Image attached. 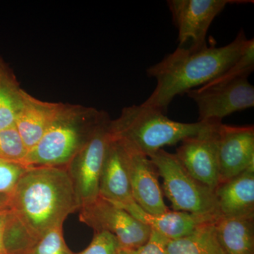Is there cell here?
Here are the masks:
<instances>
[{
	"mask_svg": "<svg viewBox=\"0 0 254 254\" xmlns=\"http://www.w3.org/2000/svg\"><path fill=\"white\" fill-rule=\"evenodd\" d=\"M248 41L241 30L225 46H207L197 51L178 47L147 69L148 77L155 78L157 84L143 103L165 113L177 95L199 88L221 75L238 59Z\"/></svg>",
	"mask_w": 254,
	"mask_h": 254,
	"instance_id": "1",
	"label": "cell"
},
{
	"mask_svg": "<svg viewBox=\"0 0 254 254\" xmlns=\"http://www.w3.org/2000/svg\"><path fill=\"white\" fill-rule=\"evenodd\" d=\"M9 208L36 241L63 226L69 214L79 209L66 168H28L10 193Z\"/></svg>",
	"mask_w": 254,
	"mask_h": 254,
	"instance_id": "2",
	"label": "cell"
},
{
	"mask_svg": "<svg viewBox=\"0 0 254 254\" xmlns=\"http://www.w3.org/2000/svg\"><path fill=\"white\" fill-rule=\"evenodd\" d=\"M210 124L175 121L161 110L143 103L127 108L120 120L110 123V133L113 139L149 157L163 147L201 133Z\"/></svg>",
	"mask_w": 254,
	"mask_h": 254,
	"instance_id": "3",
	"label": "cell"
},
{
	"mask_svg": "<svg viewBox=\"0 0 254 254\" xmlns=\"http://www.w3.org/2000/svg\"><path fill=\"white\" fill-rule=\"evenodd\" d=\"M149 158L163 179V191L173 210L220 218L214 190L193 178L176 155L161 149Z\"/></svg>",
	"mask_w": 254,
	"mask_h": 254,
	"instance_id": "4",
	"label": "cell"
},
{
	"mask_svg": "<svg viewBox=\"0 0 254 254\" xmlns=\"http://www.w3.org/2000/svg\"><path fill=\"white\" fill-rule=\"evenodd\" d=\"M96 130L81 131L71 120L63 117L50 127L38 143L28 152L23 165L27 168H66Z\"/></svg>",
	"mask_w": 254,
	"mask_h": 254,
	"instance_id": "5",
	"label": "cell"
},
{
	"mask_svg": "<svg viewBox=\"0 0 254 254\" xmlns=\"http://www.w3.org/2000/svg\"><path fill=\"white\" fill-rule=\"evenodd\" d=\"M80 220L95 232H110L116 237L121 250L138 248L149 240L151 229L126 210L102 197L78 209Z\"/></svg>",
	"mask_w": 254,
	"mask_h": 254,
	"instance_id": "6",
	"label": "cell"
},
{
	"mask_svg": "<svg viewBox=\"0 0 254 254\" xmlns=\"http://www.w3.org/2000/svg\"><path fill=\"white\" fill-rule=\"evenodd\" d=\"M252 1L242 0H168L169 9L178 31L179 47L190 43L189 49L200 50L208 46L206 36L213 20L228 4Z\"/></svg>",
	"mask_w": 254,
	"mask_h": 254,
	"instance_id": "7",
	"label": "cell"
},
{
	"mask_svg": "<svg viewBox=\"0 0 254 254\" xmlns=\"http://www.w3.org/2000/svg\"><path fill=\"white\" fill-rule=\"evenodd\" d=\"M110 140V123L103 121L91 140L66 167L79 208L99 197L100 175Z\"/></svg>",
	"mask_w": 254,
	"mask_h": 254,
	"instance_id": "8",
	"label": "cell"
},
{
	"mask_svg": "<svg viewBox=\"0 0 254 254\" xmlns=\"http://www.w3.org/2000/svg\"><path fill=\"white\" fill-rule=\"evenodd\" d=\"M186 93L198 107V121L203 123L221 124L232 113L254 106V87L248 78L218 86H201Z\"/></svg>",
	"mask_w": 254,
	"mask_h": 254,
	"instance_id": "9",
	"label": "cell"
},
{
	"mask_svg": "<svg viewBox=\"0 0 254 254\" xmlns=\"http://www.w3.org/2000/svg\"><path fill=\"white\" fill-rule=\"evenodd\" d=\"M220 125L210 124L201 133L185 138L175 153L193 178L213 190L220 183L218 153Z\"/></svg>",
	"mask_w": 254,
	"mask_h": 254,
	"instance_id": "10",
	"label": "cell"
},
{
	"mask_svg": "<svg viewBox=\"0 0 254 254\" xmlns=\"http://www.w3.org/2000/svg\"><path fill=\"white\" fill-rule=\"evenodd\" d=\"M120 143L125 153L135 203L148 213L155 215L168 212L170 209L164 200L158 170L154 164L149 157Z\"/></svg>",
	"mask_w": 254,
	"mask_h": 254,
	"instance_id": "11",
	"label": "cell"
},
{
	"mask_svg": "<svg viewBox=\"0 0 254 254\" xmlns=\"http://www.w3.org/2000/svg\"><path fill=\"white\" fill-rule=\"evenodd\" d=\"M220 182L254 168V127L220 124L218 128Z\"/></svg>",
	"mask_w": 254,
	"mask_h": 254,
	"instance_id": "12",
	"label": "cell"
},
{
	"mask_svg": "<svg viewBox=\"0 0 254 254\" xmlns=\"http://www.w3.org/2000/svg\"><path fill=\"white\" fill-rule=\"evenodd\" d=\"M99 196L119 206L135 202L123 146L111 136L100 175Z\"/></svg>",
	"mask_w": 254,
	"mask_h": 254,
	"instance_id": "13",
	"label": "cell"
},
{
	"mask_svg": "<svg viewBox=\"0 0 254 254\" xmlns=\"http://www.w3.org/2000/svg\"><path fill=\"white\" fill-rule=\"evenodd\" d=\"M220 218H254V168L215 189Z\"/></svg>",
	"mask_w": 254,
	"mask_h": 254,
	"instance_id": "14",
	"label": "cell"
},
{
	"mask_svg": "<svg viewBox=\"0 0 254 254\" xmlns=\"http://www.w3.org/2000/svg\"><path fill=\"white\" fill-rule=\"evenodd\" d=\"M120 207L168 240H179L189 236L198 227L217 220L210 217L175 210L155 215L150 214L135 202Z\"/></svg>",
	"mask_w": 254,
	"mask_h": 254,
	"instance_id": "15",
	"label": "cell"
},
{
	"mask_svg": "<svg viewBox=\"0 0 254 254\" xmlns=\"http://www.w3.org/2000/svg\"><path fill=\"white\" fill-rule=\"evenodd\" d=\"M21 106L16 118V129L28 152L41 140L47 130L57 120L63 118L53 106L38 103L29 97H20Z\"/></svg>",
	"mask_w": 254,
	"mask_h": 254,
	"instance_id": "16",
	"label": "cell"
},
{
	"mask_svg": "<svg viewBox=\"0 0 254 254\" xmlns=\"http://www.w3.org/2000/svg\"><path fill=\"white\" fill-rule=\"evenodd\" d=\"M215 228L225 254H254V218H219Z\"/></svg>",
	"mask_w": 254,
	"mask_h": 254,
	"instance_id": "17",
	"label": "cell"
},
{
	"mask_svg": "<svg viewBox=\"0 0 254 254\" xmlns=\"http://www.w3.org/2000/svg\"><path fill=\"white\" fill-rule=\"evenodd\" d=\"M215 222L198 227L189 236L175 240H168L166 249L169 254H225L219 243Z\"/></svg>",
	"mask_w": 254,
	"mask_h": 254,
	"instance_id": "18",
	"label": "cell"
},
{
	"mask_svg": "<svg viewBox=\"0 0 254 254\" xmlns=\"http://www.w3.org/2000/svg\"><path fill=\"white\" fill-rule=\"evenodd\" d=\"M37 241L21 222L10 211L6 214L3 236L7 254H28Z\"/></svg>",
	"mask_w": 254,
	"mask_h": 254,
	"instance_id": "19",
	"label": "cell"
},
{
	"mask_svg": "<svg viewBox=\"0 0 254 254\" xmlns=\"http://www.w3.org/2000/svg\"><path fill=\"white\" fill-rule=\"evenodd\" d=\"M254 69V40H249L245 50L238 59L218 77L208 82L203 87L225 84L242 78H248ZM201 87V86H200Z\"/></svg>",
	"mask_w": 254,
	"mask_h": 254,
	"instance_id": "20",
	"label": "cell"
},
{
	"mask_svg": "<svg viewBox=\"0 0 254 254\" xmlns=\"http://www.w3.org/2000/svg\"><path fill=\"white\" fill-rule=\"evenodd\" d=\"M27 153L16 126L0 131V160L23 164Z\"/></svg>",
	"mask_w": 254,
	"mask_h": 254,
	"instance_id": "21",
	"label": "cell"
},
{
	"mask_svg": "<svg viewBox=\"0 0 254 254\" xmlns=\"http://www.w3.org/2000/svg\"><path fill=\"white\" fill-rule=\"evenodd\" d=\"M63 227H55L45 234L28 254H73L64 239Z\"/></svg>",
	"mask_w": 254,
	"mask_h": 254,
	"instance_id": "22",
	"label": "cell"
},
{
	"mask_svg": "<svg viewBox=\"0 0 254 254\" xmlns=\"http://www.w3.org/2000/svg\"><path fill=\"white\" fill-rule=\"evenodd\" d=\"M27 169L21 163L1 161L0 163V193L10 194Z\"/></svg>",
	"mask_w": 254,
	"mask_h": 254,
	"instance_id": "23",
	"label": "cell"
},
{
	"mask_svg": "<svg viewBox=\"0 0 254 254\" xmlns=\"http://www.w3.org/2000/svg\"><path fill=\"white\" fill-rule=\"evenodd\" d=\"M121 251L116 237L108 232H95L90 245L78 254H120Z\"/></svg>",
	"mask_w": 254,
	"mask_h": 254,
	"instance_id": "24",
	"label": "cell"
},
{
	"mask_svg": "<svg viewBox=\"0 0 254 254\" xmlns=\"http://www.w3.org/2000/svg\"><path fill=\"white\" fill-rule=\"evenodd\" d=\"M21 99L9 91L0 103V131L15 127Z\"/></svg>",
	"mask_w": 254,
	"mask_h": 254,
	"instance_id": "25",
	"label": "cell"
},
{
	"mask_svg": "<svg viewBox=\"0 0 254 254\" xmlns=\"http://www.w3.org/2000/svg\"><path fill=\"white\" fill-rule=\"evenodd\" d=\"M167 242V239L151 230L149 240L144 245L134 250H121L120 254H169Z\"/></svg>",
	"mask_w": 254,
	"mask_h": 254,
	"instance_id": "26",
	"label": "cell"
},
{
	"mask_svg": "<svg viewBox=\"0 0 254 254\" xmlns=\"http://www.w3.org/2000/svg\"><path fill=\"white\" fill-rule=\"evenodd\" d=\"M9 210V209H8V210H4V211H0V254H7L6 250H5L4 242H3V236H4L6 214H7Z\"/></svg>",
	"mask_w": 254,
	"mask_h": 254,
	"instance_id": "27",
	"label": "cell"
},
{
	"mask_svg": "<svg viewBox=\"0 0 254 254\" xmlns=\"http://www.w3.org/2000/svg\"><path fill=\"white\" fill-rule=\"evenodd\" d=\"M9 195L0 193V211L8 210L9 208Z\"/></svg>",
	"mask_w": 254,
	"mask_h": 254,
	"instance_id": "28",
	"label": "cell"
},
{
	"mask_svg": "<svg viewBox=\"0 0 254 254\" xmlns=\"http://www.w3.org/2000/svg\"><path fill=\"white\" fill-rule=\"evenodd\" d=\"M9 87L5 83L4 80L2 78L1 73H0V103L3 100L5 95L11 90L9 89Z\"/></svg>",
	"mask_w": 254,
	"mask_h": 254,
	"instance_id": "29",
	"label": "cell"
},
{
	"mask_svg": "<svg viewBox=\"0 0 254 254\" xmlns=\"http://www.w3.org/2000/svg\"><path fill=\"white\" fill-rule=\"evenodd\" d=\"M1 161H2V160H0V163H1Z\"/></svg>",
	"mask_w": 254,
	"mask_h": 254,
	"instance_id": "30",
	"label": "cell"
}]
</instances>
